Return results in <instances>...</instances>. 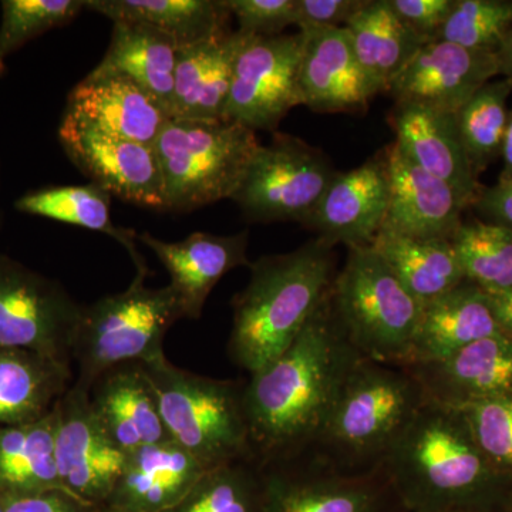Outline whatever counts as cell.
Wrapping results in <instances>:
<instances>
[{
  "mask_svg": "<svg viewBox=\"0 0 512 512\" xmlns=\"http://www.w3.org/2000/svg\"><path fill=\"white\" fill-rule=\"evenodd\" d=\"M407 512H505L512 478L488 463L460 409L427 402L384 458Z\"/></svg>",
  "mask_w": 512,
  "mask_h": 512,
  "instance_id": "obj_2",
  "label": "cell"
},
{
  "mask_svg": "<svg viewBox=\"0 0 512 512\" xmlns=\"http://www.w3.org/2000/svg\"><path fill=\"white\" fill-rule=\"evenodd\" d=\"M362 357L339 328L328 295L291 348L244 384L252 456L272 464L308 453Z\"/></svg>",
  "mask_w": 512,
  "mask_h": 512,
  "instance_id": "obj_1",
  "label": "cell"
},
{
  "mask_svg": "<svg viewBox=\"0 0 512 512\" xmlns=\"http://www.w3.org/2000/svg\"><path fill=\"white\" fill-rule=\"evenodd\" d=\"M113 195L99 185H53L26 192L15 202L22 214L36 215L49 220L76 225V227L103 232L126 248L137 272H148L143 256L138 252L137 234L130 229L116 227L110 217Z\"/></svg>",
  "mask_w": 512,
  "mask_h": 512,
  "instance_id": "obj_33",
  "label": "cell"
},
{
  "mask_svg": "<svg viewBox=\"0 0 512 512\" xmlns=\"http://www.w3.org/2000/svg\"><path fill=\"white\" fill-rule=\"evenodd\" d=\"M231 16L237 18L239 32L256 37L282 35L295 25L296 0H224Z\"/></svg>",
  "mask_w": 512,
  "mask_h": 512,
  "instance_id": "obj_40",
  "label": "cell"
},
{
  "mask_svg": "<svg viewBox=\"0 0 512 512\" xmlns=\"http://www.w3.org/2000/svg\"><path fill=\"white\" fill-rule=\"evenodd\" d=\"M113 22L143 23L170 37L178 50L231 32L224 0H86Z\"/></svg>",
  "mask_w": 512,
  "mask_h": 512,
  "instance_id": "obj_28",
  "label": "cell"
},
{
  "mask_svg": "<svg viewBox=\"0 0 512 512\" xmlns=\"http://www.w3.org/2000/svg\"><path fill=\"white\" fill-rule=\"evenodd\" d=\"M485 293L501 332L512 340V291Z\"/></svg>",
  "mask_w": 512,
  "mask_h": 512,
  "instance_id": "obj_45",
  "label": "cell"
},
{
  "mask_svg": "<svg viewBox=\"0 0 512 512\" xmlns=\"http://www.w3.org/2000/svg\"><path fill=\"white\" fill-rule=\"evenodd\" d=\"M511 93L512 80L503 77L485 84L456 113L458 134L477 177L501 154Z\"/></svg>",
  "mask_w": 512,
  "mask_h": 512,
  "instance_id": "obj_35",
  "label": "cell"
},
{
  "mask_svg": "<svg viewBox=\"0 0 512 512\" xmlns=\"http://www.w3.org/2000/svg\"><path fill=\"white\" fill-rule=\"evenodd\" d=\"M299 33L303 36L302 106L316 113H356L383 93L357 59L345 28Z\"/></svg>",
  "mask_w": 512,
  "mask_h": 512,
  "instance_id": "obj_16",
  "label": "cell"
},
{
  "mask_svg": "<svg viewBox=\"0 0 512 512\" xmlns=\"http://www.w3.org/2000/svg\"><path fill=\"white\" fill-rule=\"evenodd\" d=\"M343 28L363 69L383 93L424 45L396 15L390 0H365Z\"/></svg>",
  "mask_w": 512,
  "mask_h": 512,
  "instance_id": "obj_32",
  "label": "cell"
},
{
  "mask_svg": "<svg viewBox=\"0 0 512 512\" xmlns=\"http://www.w3.org/2000/svg\"><path fill=\"white\" fill-rule=\"evenodd\" d=\"M501 157L504 160V171L501 177H512V111L508 114L507 128H505Z\"/></svg>",
  "mask_w": 512,
  "mask_h": 512,
  "instance_id": "obj_47",
  "label": "cell"
},
{
  "mask_svg": "<svg viewBox=\"0 0 512 512\" xmlns=\"http://www.w3.org/2000/svg\"><path fill=\"white\" fill-rule=\"evenodd\" d=\"M140 365L171 440L205 470L252 456L245 382L197 375L173 365L165 355Z\"/></svg>",
  "mask_w": 512,
  "mask_h": 512,
  "instance_id": "obj_5",
  "label": "cell"
},
{
  "mask_svg": "<svg viewBox=\"0 0 512 512\" xmlns=\"http://www.w3.org/2000/svg\"><path fill=\"white\" fill-rule=\"evenodd\" d=\"M505 512H512V501H511V504L508 505V508H507V510H505Z\"/></svg>",
  "mask_w": 512,
  "mask_h": 512,
  "instance_id": "obj_50",
  "label": "cell"
},
{
  "mask_svg": "<svg viewBox=\"0 0 512 512\" xmlns=\"http://www.w3.org/2000/svg\"><path fill=\"white\" fill-rule=\"evenodd\" d=\"M0 23V64L35 37L72 22L83 0H3Z\"/></svg>",
  "mask_w": 512,
  "mask_h": 512,
  "instance_id": "obj_38",
  "label": "cell"
},
{
  "mask_svg": "<svg viewBox=\"0 0 512 512\" xmlns=\"http://www.w3.org/2000/svg\"><path fill=\"white\" fill-rule=\"evenodd\" d=\"M178 47L158 30L134 22H113L111 42L99 66L133 80L158 101L170 119Z\"/></svg>",
  "mask_w": 512,
  "mask_h": 512,
  "instance_id": "obj_31",
  "label": "cell"
},
{
  "mask_svg": "<svg viewBox=\"0 0 512 512\" xmlns=\"http://www.w3.org/2000/svg\"><path fill=\"white\" fill-rule=\"evenodd\" d=\"M59 140L67 157L93 184L121 201L167 211L163 175L153 146L114 136L66 113Z\"/></svg>",
  "mask_w": 512,
  "mask_h": 512,
  "instance_id": "obj_13",
  "label": "cell"
},
{
  "mask_svg": "<svg viewBox=\"0 0 512 512\" xmlns=\"http://www.w3.org/2000/svg\"><path fill=\"white\" fill-rule=\"evenodd\" d=\"M248 284L232 299L228 356L249 375L291 348L328 298L336 274L335 247L315 238L286 254L251 262Z\"/></svg>",
  "mask_w": 512,
  "mask_h": 512,
  "instance_id": "obj_3",
  "label": "cell"
},
{
  "mask_svg": "<svg viewBox=\"0 0 512 512\" xmlns=\"http://www.w3.org/2000/svg\"><path fill=\"white\" fill-rule=\"evenodd\" d=\"M10 498L8 495L0 493V512H5L6 507H8Z\"/></svg>",
  "mask_w": 512,
  "mask_h": 512,
  "instance_id": "obj_48",
  "label": "cell"
},
{
  "mask_svg": "<svg viewBox=\"0 0 512 512\" xmlns=\"http://www.w3.org/2000/svg\"><path fill=\"white\" fill-rule=\"evenodd\" d=\"M389 123L400 150L427 173L453 187L464 204L471 207L483 187L461 143L456 114L394 103Z\"/></svg>",
  "mask_w": 512,
  "mask_h": 512,
  "instance_id": "obj_22",
  "label": "cell"
},
{
  "mask_svg": "<svg viewBox=\"0 0 512 512\" xmlns=\"http://www.w3.org/2000/svg\"><path fill=\"white\" fill-rule=\"evenodd\" d=\"M89 397L100 426L124 453L171 440L140 363L107 370L92 384Z\"/></svg>",
  "mask_w": 512,
  "mask_h": 512,
  "instance_id": "obj_24",
  "label": "cell"
},
{
  "mask_svg": "<svg viewBox=\"0 0 512 512\" xmlns=\"http://www.w3.org/2000/svg\"><path fill=\"white\" fill-rule=\"evenodd\" d=\"M495 76H500L497 53L466 49L437 39L417 50L386 93L394 103L456 114Z\"/></svg>",
  "mask_w": 512,
  "mask_h": 512,
  "instance_id": "obj_15",
  "label": "cell"
},
{
  "mask_svg": "<svg viewBox=\"0 0 512 512\" xmlns=\"http://www.w3.org/2000/svg\"><path fill=\"white\" fill-rule=\"evenodd\" d=\"M427 402L429 397L406 366L362 357L305 454L340 473L375 471Z\"/></svg>",
  "mask_w": 512,
  "mask_h": 512,
  "instance_id": "obj_4",
  "label": "cell"
},
{
  "mask_svg": "<svg viewBox=\"0 0 512 512\" xmlns=\"http://www.w3.org/2000/svg\"><path fill=\"white\" fill-rule=\"evenodd\" d=\"M248 37L235 30L178 50L170 119H225L235 62Z\"/></svg>",
  "mask_w": 512,
  "mask_h": 512,
  "instance_id": "obj_25",
  "label": "cell"
},
{
  "mask_svg": "<svg viewBox=\"0 0 512 512\" xmlns=\"http://www.w3.org/2000/svg\"><path fill=\"white\" fill-rule=\"evenodd\" d=\"M389 208V177L383 154L355 170L338 173L305 227L333 247H369Z\"/></svg>",
  "mask_w": 512,
  "mask_h": 512,
  "instance_id": "obj_18",
  "label": "cell"
},
{
  "mask_svg": "<svg viewBox=\"0 0 512 512\" xmlns=\"http://www.w3.org/2000/svg\"><path fill=\"white\" fill-rule=\"evenodd\" d=\"M55 450L64 491L99 508L113 493L126 466L121 451L100 426L89 389L73 382L56 403Z\"/></svg>",
  "mask_w": 512,
  "mask_h": 512,
  "instance_id": "obj_14",
  "label": "cell"
},
{
  "mask_svg": "<svg viewBox=\"0 0 512 512\" xmlns=\"http://www.w3.org/2000/svg\"><path fill=\"white\" fill-rule=\"evenodd\" d=\"M501 332L487 293L466 281L421 308L419 325L406 365L446 359L488 336Z\"/></svg>",
  "mask_w": 512,
  "mask_h": 512,
  "instance_id": "obj_26",
  "label": "cell"
},
{
  "mask_svg": "<svg viewBox=\"0 0 512 512\" xmlns=\"http://www.w3.org/2000/svg\"><path fill=\"white\" fill-rule=\"evenodd\" d=\"M329 305L346 339L366 359L406 365L421 303L369 247L348 248Z\"/></svg>",
  "mask_w": 512,
  "mask_h": 512,
  "instance_id": "obj_8",
  "label": "cell"
},
{
  "mask_svg": "<svg viewBox=\"0 0 512 512\" xmlns=\"http://www.w3.org/2000/svg\"><path fill=\"white\" fill-rule=\"evenodd\" d=\"M389 208L382 229L413 238L453 239L467 205L447 183L410 160L396 143L382 151Z\"/></svg>",
  "mask_w": 512,
  "mask_h": 512,
  "instance_id": "obj_17",
  "label": "cell"
},
{
  "mask_svg": "<svg viewBox=\"0 0 512 512\" xmlns=\"http://www.w3.org/2000/svg\"><path fill=\"white\" fill-rule=\"evenodd\" d=\"M497 56L500 62V76L512 80V29L498 47Z\"/></svg>",
  "mask_w": 512,
  "mask_h": 512,
  "instance_id": "obj_46",
  "label": "cell"
},
{
  "mask_svg": "<svg viewBox=\"0 0 512 512\" xmlns=\"http://www.w3.org/2000/svg\"><path fill=\"white\" fill-rule=\"evenodd\" d=\"M5 512H96V508L66 491H49L10 498Z\"/></svg>",
  "mask_w": 512,
  "mask_h": 512,
  "instance_id": "obj_44",
  "label": "cell"
},
{
  "mask_svg": "<svg viewBox=\"0 0 512 512\" xmlns=\"http://www.w3.org/2000/svg\"><path fill=\"white\" fill-rule=\"evenodd\" d=\"M338 173L318 148L275 133L256 150L231 200L249 221L305 225Z\"/></svg>",
  "mask_w": 512,
  "mask_h": 512,
  "instance_id": "obj_9",
  "label": "cell"
},
{
  "mask_svg": "<svg viewBox=\"0 0 512 512\" xmlns=\"http://www.w3.org/2000/svg\"><path fill=\"white\" fill-rule=\"evenodd\" d=\"M471 207L487 224L512 231V177H500L497 184L481 188Z\"/></svg>",
  "mask_w": 512,
  "mask_h": 512,
  "instance_id": "obj_43",
  "label": "cell"
},
{
  "mask_svg": "<svg viewBox=\"0 0 512 512\" xmlns=\"http://www.w3.org/2000/svg\"><path fill=\"white\" fill-rule=\"evenodd\" d=\"M148 272H137L126 291L84 306L72 349L80 386L90 390L107 370L164 356V338L184 319L170 285L148 288Z\"/></svg>",
  "mask_w": 512,
  "mask_h": 512,
  "instance_id": "obj_7",
  "label": "cell"
},
{
  "mask_svg": "<svg viewBox=\"0 0 512 512\" xmlns=\"http://www.w3.org/2000/svg\"><path fill=\"white\" fill-rule=\"evenodd\" d=\"M73 384L72 363L0 349V426L43 419Z\"/></svg>",
  "mask_w": 512,
  "mask_h": 512,
  "instance_id": "obj_27",
  "label": "cell"
},
{
  "mask_svg": "<svg viewBox=\"0 0 512 512\" xmlns=\"http://www.w3.org/2000/svg\"><path fill=\"white\" fill-rule=\"evenodd\" d=\"M160 259L170 274L171 288L184 318L200 319L205 302L215 285L238 266H249L248 231L234 235L194 232L180 242H165L148 232L137 235Z\"/></svg>",
  "mask_w": 512,
  "mask_h": 512,
  "instance_id": "obj_20",
  "label": "cell"
},
{
  "mask_svg": "<svg viewBox=\"0 0 512 512\" xmlns=\"http://www.w3.org/2000/svg\"><path fill=\"white\" fill-rule=\"evenodd\" d=\"M96 512H109V511L101 510V508H96Z\"/></svg>",
  "mask_w": 512,
  "mask_h": 512,
  "instance_id": "obj_51",
  "label": "cell"
},
{
  "mask_svg": "<svg viewBox=\"0 0 512 512\" xmlns=\"http://www.w3.org/2000/svg\"><path fill=\"white\" fill-rule=\"evenodd\" d=\"M365 0H296L295 26L299 32L343 28Z\"/></svg>",
  "mask_w": 512,
  "mask_h": 512,
  "instance_id": "obj_42",
  "label": "cell"
},
{
  "mask_svg": "<svg viewBox=\"0 0 512 512\" xmlns=\"http://www.w3.org/2000/svg\"><path fill=\"white\" fill-rule=\"evenodd\" d=\"M370 248L421 306L466 281L451 239L413 238L380 229Z\"/></svg>",
  "mask_w": 512,
  "mask_h": 512,
  "instance_id": "obj_29",
  "label": "cell"
},
{
  "mask_svg": "<svg viewBox=\"0 0 512 512\" xmlns=\"http://www.w3.org/2000/svg\"><path fill=\"white\" fill-rule=\"evenodd\" d=\"M451 242L468 281L485 292L512 291L511 229L463 221Z\"/></svg>",
  "mask_w": 512,
  "mask_h": 512,
  "instance_id": "obj_36",
  "label": "cell"
},
{
  "mask_svg": "<svg viewBox=\"0 0 512 512\" xmlns=\"http://www.w3.org/2000/svg\"><path fill=\"white\" fill-rule=\"evenodd\" d=\"M396 15L421 42H433L450 16L454 0H390Z\"/></svg>",
  "mask_w": 512,
  "mask_h": 512,
  "instance_id": "obj_41",
  "label": "cell"
},
{
  "mask_svg": "<svg viewBox=\"0 0 512 512\" xmlns=\"http://www.w3.org/2000/svg\"><path fill=\"white\" fill-rule=\"evenodd\" d=\"M6 67L5 64H0V76H2L3 73H5Z\"/></svg>",
  "mask_w": 512,
  "mask_h": 512,
  "instance_id": "obj_49",
  "label": "cell"
},
{
  "mask_svg": "<svg viewBox=\"0 0 512 512\" xmlns=\"http://www.w3.org/2000/svg\"><path fill=\"white\" fill-rule=\"evenodd\" d=\"M259 146L255 131L238 121L168 120L153 143L167 211L231 200Z\"/></svg>",
  "mask_w": 512,
  "mask_h": 512,
  "instance_id": "obj_6",
  "label": "cell"
},
{
  "mask_svg": "<svg viewBox=\"0 0 512 512\" xmlns=\"http://www.w3.org/2000/svg\"><path fill=\"white\" fill-rule=\"evenodd\" d=\"M460 410L488 463L512 478V396L470 404Z\"/></svg>",
  "mask_w": 512,
  "mask_h": 512,
  "instance_id": "obj_39",
  "label": "cell"
},
{
  "mask_svg": "<svg viewBox=\"0 0 512 512\" xmlns=\"http://www.w3.org/2000/svg\"><path fill=\"white\" fill-rule=\"evenodd\" d=\"M406 367L431 402L453 409L512 396V340L504 333L477 340L446 359Z\"/></svg>",
  "mask_w": 512,
  "mask_h": 512,
  "instance_id": "obj_19",
  "label": "cell"
},
{
  "mask_svg": "<svg viewBox=\"0 0 512 512\" xmlns=\"http://www.w3.org/2000/svg\"><path fill=\"white\" fill-rule=\"evenodd\" d=\"M66 114L93 126L153 146L168 114L133 80L97 66L67 97Z\"/></svg>",
  "mask_w": 512,
  "mask_h": 512,
  "instance_id": "obj_21",
  "label": "cell"
},
{
  "mask_svg": "<svg viewBox=\"0 0 512 512\" xmlns=\"http://www.w3.org/2000/svg\"><path fill=\"white\" fill-rule=\"evenodd\" d=\"M55 433V409L33 423L0 426V493L16 498L64 491Z\"/></svg>",
  "mask_w": 512,
  "mask_h": 512,
  "instance_id": "obj_30",
  "label": "cell"
},
{
  "mask_svg": "<svg viewBox=\"0 0 512 512\" xmlns=\"http://www.w3.org/2000/svg\"><path fill=\"white\" fill-rule=\"evenodd\" d=\"M511 29L512 0H454L437 39L466 49L497 53Z\"/></svg>",
  "mask_w": 512,
  "mask_h": 512,
  "instance_id": "obj_37",
  "label": "cell"
},
{
  "mask_svg": "<svg viewBox=\"0 0 512 512\" xmlns=\"http://www.w3.org/2000/svg\"><path fill=\"white\" fill-rule=\"evenodd\" d=\"M264 467L254 456L207 471L183 500L163 512H262Z\"/></svg>",
  "mask_w": 512,
  "mask_h": 512,
  "instance_id": "obj_34",
  "label": "cell"
},
{
  "mask_svg": "<svg viewBox=\"0 0 512 512\" xmlns=\"http://www.w3.org/2000/svg\"><path fill=\"white\" fill-rule=\"evenodd\" d=\"M210 470L173 440L127 454L113 493L101 505L109 512H163L183 500Z\"/></svg>",
  "mask_w": 512,
  "mask_h": 512,
  "instance_id": "obj_23",
  "label": "cell"
},
{
  "mask_svg": "<svg viewBox=\"0 0 512 512\" xmlns=\"http://www.w3.org/2000/svg\"><path fill=\"white\" fill-rule=\"evenodd\" d=\"M83 309L59 282L0 254V349L72 363Z\"/></svg>",
  "mask_w": 512,
  "mask_h": 512,
  "instance_id": "obj_10",
  "label": "cell"
},
{
  "mask_svg": "<svg viewBox=\"0 0 512 512\" xmlns=\"http://www.w3.org/2000/svg\"><path fill=\"white\" fill-rule=\"evenodd\" d=\"M302 55V33L249 36L235 62L225 119L275 131L293 107L302 106Z\"/></svg>",
  "mask_w": 512,
  "mask_h": 512,
  "instance_id": "obj_12",
  "label": "cell"
},
{
  "mask_svg": "<svg viewBox=\"0 0 512 512\" xmlns=\"http://www.w3.org/2000/svg\"><path fill=\"white\" fill-rule=\"evenodd\" d=\"M262 467V512H407L382 467L340 473L311 454Z\"/></svg>",
  "mask_w": 512,
  "mask_h": 512,
  "instance_id": "obj_11",
  "label": "cell"
}]
</instances>
